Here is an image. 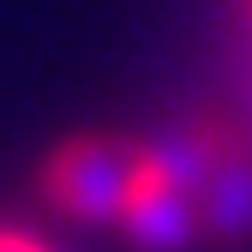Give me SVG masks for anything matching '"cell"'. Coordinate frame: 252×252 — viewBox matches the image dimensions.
I'll use <instances>...</instances> for the list:
<instances>
[{"instance_id": "cell-1", "label": "cell", "mask_w": 252, "mask_h": 252, "mask_svg": "<svg viewBox=\"0 0 252 252\" xmlns=\"http://www.w3.org/2000/svg\"><path fill=\"white\" fill-rule=\"evenodd\" d=\"M126 168H132V144L66 138V144H54V156L42 162V186H48V198L66 216H78V222H114L120 216V192H126Z\"/></svg>"}, {"instance_id": "cell-2", "label": "cell", "mask_w": 252, "mask_h": 252, "mask_svg": "<svg viewBox=\"0 0 252 252\" xmlns=\"http://www.w3.org/2000/svg\"><path fill=\"white\" fill-rule=\"evenodd\" d=\"M0 252H48L36 234H24V228H0Z\"/></svg>"}]
</instances>
